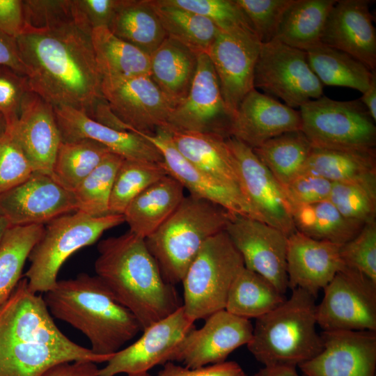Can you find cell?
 Returning a JSON list of instances; mask_svg holds the SVG:
<instances>
[{
	"label": "cell",
	"instance_id": "ba28073f",
	"mask_svg": "<svg viewBox=\"0 0 376 376\" xmlns=\"http://www.w3.org/2000/svg\"><path fill=\"white\" fill-rule=\"evenodd\" d=\"M244 267L240 253L225 230L209 238L182 281L187 315L195 322L225 309L230 287Z\"/></svg>",
	"mask_w": 376,
	"mask_h": 376
},
{
	"label": "cell",
	"instance_id": "74e56055",
	"mask_svg": "<svg viewBox=\"0 0 376 376\" xmlns=\"http://www.w3.org/2000/svg\"><path fill=\"white\" fill-rule=\"evenodd\" d=\"M45 225L10 226L0 242V306L22 279L29 256L40 239Z\"/></svg>",
	"mask_w": 376,
	"mask_h": 376
},
{
	"label": "cell",
	"instance_id": "f5cc1de1",
	"mask_svg": "<svg viewBox=\"0 0 376 376\" xmlns=\"http://www.w3.org/2000/svg\"><path fill=\"white\" fill-rule=\"evenodd\" d=\"M157 376H247L242 367L235 361L208 365L196 368H189L166 362Z\"/></svg>",
	"mask_w": 376,
	"mask_h": 376
},
{
	"label": "cell",
	"instance_id": "603a6c76",
	"mask_svg": "<svg viewBox=\"0 0 376 376\" xmlns=\"http://www.w3.org/2000/svg\"><path fill=\"white\" fill-rule=\"evenodd\" d=\"M368 0L337 1L327 17L321 42L376 68V32Z\"/></svg>",
	"mask_w": 376,
	"mask_h": 376
},
{
	"label": "cell",
	"instance_id": "ab89813d",
	"mask_svg": "<svg viewBox=\"0 0 376 376\" xmlns=\"http://www.w3.org/2000/svg\"><path fill=\"white\" fill-rule=\"evenodd\" d=\"M125 158L109 152L72 191L77 211L91 217L109 214V203L116 172Z\"/></svg>",
	"mask_w": 376,
	"mask_h": 376
},
{
	"label": "cell",
	"instance_id": "ac0fdd59",
	"mask_svg": "<svg viewBox=\"0 0 376 376\" xmlns=\"http://www.w3.org/2000/svg\"><path fill=\"white\" fill-rule=\"evenodd\" d=\"M235 160L242 190L263 222L287 237L297 231L283 187L255 154L234 137L226 138Z\"/></svg>",
	"mask_w": 376,
	"mask_h": 376
},
{
	"label": "cell",
	"instance_id": "d6a6232c",
	"mask_svg": "<svg viewBox=\"0 0 376 376\" xmlns=\"http://www.w3.org/2000/svg\"><path fill=\"white\" fill-rule=\"evenodd\" d=\"M91 38L102 77L149 75L150 55L118 38L108 27L93 29Z\"/></svg>",
	"mask_w": 376,
	"mask_h": 376
},
{
	"label": "cell",
	"instance_id": "d590c367",
	"mask_svg": "<svg viewBox=\"0 0 376 376\" xmlns=\"http://www.w3.org/2000/svg\"><path fill=\"white\" fill-rule=\"evenodd\" d=\"M312 149L304 134L297 130L276 136L253 150L284 187L302 172Z\"/></svg>",
	"mask_w": 376,
	"mask_h": 376
},
{
	"label": "cell",
	"instance_id": "484cf974",
	"mask_svg": "<svg viewBox=\"0 0 376 376\" xmlns=\"http://www.w3.org/2000/svg\"><path fill=\"white\" fill-rule=\"evenodd\" d=\"M54 108L62 141L91 139L125 159L155 163L163 162L156 146L136 132L109 127L70 107Z\"/></svg>",
	"mask_w": 376,
	"mask_h": 376
},
{
	"label": "cell",
	"instance_id": "f6af8a7d",
	"mask_svg": "<svg viewBox=\"0 0 376 376\" xmlns=\"http://www.w3.org/2000/svg\"><path fill=\"white\" fill-rule=\"evenodd\" d=\"M295 0H235L261 42L273 40L281 20Z\"/></svg>",
	"mask_w": 376,
	"mask_h": 376
},
{
	"label": "cell",
	"instance_id": "3957f363",
	"mask_svg": "<svg viewBox=\"0 0 376 376\" xmlns=\"http://www.w3.org/2000/svg\"><path fill=\"white\" fill-rule=\"evenodd\" d=\"M97 251L96 276L134 315L142 331L182 305L174 285L162 277L144 238L129 230L101 240Z\"/></svg>",
	"mask_w": 376,
	"mask_h": 376
},
{
	"label": "cell",
	"instance_id": "e0dca14e",
	"mask_svg": "<svg viewBox=\"0 0 376 376\" xmlns=\"http://www.w3.org/2000/svg\"><path fill=\"white\" fill-rule=\"evenodd\" d=\"M203 327L190 331L178 343L169 362L178 361L196 368L226 361L237 348L250 341L253 327L250 320L225 309L210 315Z\"/></svg>",
	"mask_w": 376,
	"mask_h": 376
},
{
	"label": "cell",
	"instance_id": "f35d334b",
	"mask_svg": "<svg viewBox=\"0 0 376 376\" xmlns=\"http://www.w3.org/2000/svg\"><path fill=\"white\" fill-rule=\"evenodd\" d=\"M109 152L104 145L91 139L62 141L50 176L72 192Z\"/></svg>",
	"mask_w": 376,
	"mask_h": 376
},
{
	"label": "cell",
	"instance_id": "52a82bcc",
	"mask_svg": "<svg viewBox=\"0 0 376 376\" xmlns=\"http://www.w3.org/2000/svg\"><path fill=\"white\" fill-rule=\"evenodd\" d=\"M123 222V214L95 217L76 211L47 223L28 258L30 265L25 278L29 289L38 294L52 289L61 266L71 255Z\"/></svg>",
	"mask_w": 376,
	"mask_h": 376
},
{
	"label": "cell",
	"instance_id": "9c48e42d",
	"mask_svg": "<svg viewBox=\"0 0 376 376\" xmlns=\"http://www.w3.org/2000/svg\"><path fill=\"white\" fill-rule=\"evenodd\" d=\"M299 108L301 130L313 148L343 150L375 149V121L359 99L337 101L322 96Z\"/></svg>",
	"mask_w": 376,
	"mask_h": 376
},
{
	"label": "cell",
	"instance_id": "83f0119b",
	"mask_svg": "<svg viewBox=\"0 0 376 376\" xmlns=\"http://www.w3.org/2000/svg\"><path fill=\"white\" fill-rule=\"evenodd\" d=\"M198 55L169 37L150 55L149 76L173 109L188 95L196 72Z\"/></svg>",
	"mask_w": 376,
	"mask_h": 376
},
{
	"label": "cell",
	"instance_id": "8d00e7d4",
	"mask_svg": "<svg viewBox=\"0 0 376 376\" xmlns=\"http://www.w3.org/2000/svg\"><path fill=\"white\" fill-rule=\"evenodd\" d=\"M166 36L179 41L197 54L206 53L221 30L209 19L170 4L150 0Z\"/></svg>",
	"mask_w": 376,
	"mask_h": 376
},
{
	"label": "cell",
	"instance_id": "60d3db41",
	"mask_svg": "<svg viewBox=\"0 0 376 376\" xmlns=\"http://www.w3.org/2000/svg\"><path fill=\"white\" fill-rule=\"evenodd\" d=\"M161 163L124 159L113 182L109 214L123 215L129 204L136 196L168 175Z\"/></svg>",
	"mask_w": 376,
	"mask_h": 376
},
{
	"label": "cell",
	"instance_id": "6da1fadb",
	"mask_svg": "<svg viewBox=\"0 0 376 376\" xmlns=\"http://www.w3.org/2000/svg\"><path fill=\"white\" fill-rule=\"evenodd\" d=\"M91 36L75 19L24 28L15 39L30 90L53 107L90 116L104 100Z\"/></svg>",
	"mask_w": 376,
	"mask_h": 376
},
{
	"label": "cell",
	"instance_id": "11a10c76",
	"mask_svg": "<svg viewBox=\"0 0 376 376\" xmlns=\"http://www.w3.org/2000/svg\"><path fill=\"white\" fill-rule=\"evenodd\" d=\"M98 370L93 361H65L51 366L41 376H98Z\"/></svg>",
	"mask_w": 376,
	"mask_h": 376
},
{
	"label": "cell",
	"instance_id": "ee69618b",
	"mask_svg": "<svg viewBox=\"0 0 376 376\" xmlns=\"http://www.w3.org/2000/svg\"><path fill=\"white\" fill-rule=\"evenodd\" d=\"M166 1L170 4L205 17L221 31H227L237 28H248L253 30L246 15L235 0Z\"/></svg>",
	"mask_w": 376,
	"mask_h": 376
},
{
	"label": "cell",
	"instance_id": "bcb514c9",
	"mask_svg": "<svg viewBox=\"0 0 376 376\" xmlns=\"http://www.w3.org/2000/svg\"><path fill=\"white\" fill-rule=\"evenodd\" d=\"M340 256L346 267L376 283V221L366 224L353 239L340 245Z\"/></svg>",
	"mask_w": 376,
	"mask_h": 376
},
{
	"label": "cell",
	"instance_id": "d4e9b609",
	"mask_svg": "<svg viewBox=\"0 0 376 376\" xmlns=\"http://www.w3.org/2000/svg\"><path fill=\"white\" fill-rule=\"evenodd\" d=\"M340 246L298 231L288 237V288H301L316 298L318 292L345 266L340 256Z\"/></svg>",
	"mask_w": 376,
	"mask_h": 376
},
{
	"label": "cell",
	"instance_id": "b9f144b4",
	"mask_svg": "<svg viewBox=\"0 0 376 376\" xmlns=\"http://www.w3.org/2000/svg\"><path fill=\"white\" fill-rule=\"evenodd\" d=\"M345 217L366 224L376 217V181L333 182L328 199Z\"/></svg>",
	"mask_w": 376,
	"mask_h": 376
},
{
	"label": "cell",
	"instance_id": "816d5d0a",
	"mask_svg": "<svg viewBox=\"0 0 376 376\" xmlns=\"http://www.w3.org/2000/svg\"><path fill=\"white\" fill-rule=\"evenodd\" d=\"M120 0H72L75 18L83 29L109 27Z\"/></svg>",
	"mask_w": 376,
	"mask_h": 376
},
{
	"label": "cell",
	"instance_id": "680465c9",
	"mask_svg": "<svg viewBox=\"0 0 376 376\" xmlns=\"http://www.w3.org/2000/svg\"><path fill=\"white\" fill-rule=\"evenodd\" d=\"M253 376H299L296 366L292 365L265 366Z\"/></svg>",
	"mask_w": 376,
	"mask_h": 376
},
{
	"label": "cell",
	"instance_id": "6125c7cd",
	"mask_svg": "<svg viewBox=\"0 0 376 376\" xmlns=\"http://www.w3.org/2000/svg\"><path fill=\"white\" fill-rule=\"evenodd\" d=\"M125 376H152V375L146 373H142V374H138V375H126Z\"/></svg>",
	"mask_w": 376,
	"mask_h": 376
},
{
	"label": "cell",
	"instance_id": "4316f807",
	"mask_svg": "<svg viewBox=\"0 0 376 376\" xmlns=\"http://www.w3.org/2000/svg\"><path fill=\"white\" fill-rule=\"evenodd\" d=\"M169 131L175 148L189 162L212 178L242 190L226 138L212 133Z\"/></svg>",
	"mask_w": 376,
	"mask_h": 376
},
{
	"label": "cell",
	"instance_id": "cb8c5ba5",
	"mask_svg": "<svg viewBox=\"0 0 376 376\" xmlns=\"http://www.w3.org/2000/svg\"><path fill=\"white\" fill-rule=\"evenodd\" d=\"M301 129L299 111L254 88L235 112L229 136L254 149L276 136Z\"/></svg>",
	"mask_w": 376,
	"mask_h": 376
},
{
	"label": "cell",
	"instance_id": "836d02e7",
	"mask_svg": "<svg viewBox=\"0 0 376 376\" xmlns=\"http://www.w3.org/2000/svg\"><path fill=\"white\" fill-rule=\"evenodd\" d=\"M285 300L284 294L269 280L244 267L230 287L225 310L245 319H257Z\"/></svg>",
	"mask_w": 376,
	"mask_h": 376
},
{
	"label": "cell",
	"instance_id": "f546056e",
	"mask_svg": "<svg viewBox=\"0 0 376 376\" xmlns=\"http://www.w3.org/2000/svg\"><path fill=\"white\" fill-rule=\"evenodd\" d=\"M108 28L148 55L167 37L150 0H120Z\"/></svg>",
	"mask_w": 376,
	"mask_h": 376
},
{
	"label": "cell",
	"instance_id": "91938a15",
	"mask_svg": "<svg viewBox=\"0 0 376 376\" xmlns=\"http://www.w3.org/2000/svg\"><path fill=\"white\" fill-rule=\"evenodd\" d=\"M7 219L0 214V242L6 233V230L10 227Z\"/></svg>",
	"mask_w": 376,
	"mask_h": 376
},
{
	"label": "cell",
	"instance_id": "d6986e66",
	"mask_svg": "<svg viewBox=\"0 0 376 376\" xmlns=\"http://www.w3.org/2000/svg\"><path fill=\"white\" fill-rule=\"evenodd\" d=\"M136 133L156 146L167 174L189 190V195L207 200L233 214L263 221L242 190L212 178L189 162L175 148L168 130H159L152 135Z\"/></svg>",
	"mask_w": 376,
	"mask_h": 376
},
{
	"label": "cell",
	"instance_id": "4fadbf2b",
	"mask_svg": "<svg viewBox=\"0 0 376 376\" xmlns=\"http://www.w3.org/2000/svg\"><path fill=\"white\" fill-rule=\"evenodd\" d=\"M261 44L253 29L237 28L221 31L205 53L233 118L244 97L254 89V72Z\"/></svg>",
	"mask_w": 376,
	"mask_h": 376
},
{
	"label": "cell",
	"instance_id": "7dc6e473",
	"mask_svg": "<svg viewBox=\"0 0 376 376\" xmlns=\"http://www.w3.org/2000/svg\"><path fill=\"white\" fill-rule=\"evenodd\" d=\"M33 171L19 146L6 130L0 134V194L24 182Z\"/></svg>",
	"mask_w": 376,
	"mask_h": 376
},
{
	"label": "cell",
	"instance_id": "f1b7e54d",
	"mask_svg": "<svg viewBox=\"0 0 376 376\" xmlns=\"http://www.w3.org/2000/svg\"><path fill=\"white\" fill-rule=\"evenodd\" d=\"M183 186L166 175L136 196L123 213L130 231L146 239L173 213L183 200Z\"/></svg>",
	"mask_w": 376,
	"mask_h": 376
},
{
	"label": "cell",
	"instance_id": "e575fe53",
	"mask_svg": "<svg viewBox=\"0 0 376 376\" xmlns=\"http://www.w3.org/2000/svg\"><path fill=\"white\" fill-rule=\"evenodd\" d=\"M306 52L309 66L322 85L348 87L362 93L368 88L374 70L350 55L322 42Z\"/></svg>",
	"mask_w": 376,
	"mask_h": 376
},
{
	"label": "cell",
	"instance_id": "1f68e13d",
	"mask_svg": "<svg viewBox=\"0 0 376 376\" xmlns=\"http://www.w3.org/2000/svg\"><path fill=\"white\" fill-rule=\"evenodd\" d=\"M336 0H295L283 15L274 40L306 52L321 42Z\"/></svg>",
	"mask_w": 376,
	"mask_h": 376
},
{
	"label": "cell",
	"instance_id": "f907efd6",
	"mask_svg": "<svg viewBox=\"0 0 376 376\" xmlns=\"http://www.w3.org/2000/svg\"><path fill=\"white\" fill-rule=\"evenodd\" d=\"M332 184L320 175L304 171L283 188L292 207L328 200Z\"/></svg>",
	"mask_w": 376,
	"mask_h": 376
},
{
	"label": "cell",
	"instance_id": "30bf717a",
	"mask_svg": "<svg viewBox=\"0 0 376 376\" xmlns=\"http://www.w3.org/2000/svg\"><path fill=\"white\" fill-rule=\"evenodd\" d=\"M253 86L292 108L323 94V85L309 66L306 52L275 40L261 44Z\"/></svg>",
	"mask_w": 376,
	"mask_h": 376
},
{
	"label": "cell",
	"instance_id": "8992f818",
	"mask_svg": "<svg viewBox=\"0 0 376 376\" xmlns=\"http://www.w3.org/2000/svg\"><path fill=\"white\" fill-rule=\"evenodd\" d=\"M232 214L207 200L184 197L173 213L145 239L166 283L182 282L203 244L225 230Z\"/></svg>",
	"mask_w": 376,
	"mask_h": 376
},
{
	"label": "cell",
	"instance_id": "6f0895ef",
	"mask_svg": "<svg viewBox=\"0 0 376 376\" xmlns=\"http://www.w3.org/2000/svg\"><path fill=\"white\" fill-rule=\"evenodd\" d=\"M371 118L376 121V71H373L370 84L359 99Z\"/></svg>",
	"mask_w": 376,
	"mask_h": 376
},
{
	"label": "cell",
	"instance_id": "7402d4cb",
	"mask_svg": "<svg viewBox=\"0 0 376 376\" xmlns=\"http://www.w3.org/2000/svg\"><path fill=\"white\" fill-rule=\"evenodd\" d=\"M6 131L21 148L33 173L51 175L62 142L54 107L36 93L28 91L18 119Z\"/></svg>",
	"mask_w": 376,
	"mask_h": 376
},
{
	"label": "cell",
	"instance_id": "7a4b0ae2",
	"mask_svg": "<svg viewBox=\"0 0 376 376\" xmlns=\"http://www.w3.org/2000/svg\"><path fill=\"white\" fill-rule=\"evenodd\" d=\"M112 356V355H111ZM72 341L56 325L43 297L22 278L0 306V376H41L65 361L107 362Z\"/></svg>",
	"mask_w": 376,
	"mask_h": 376
},
{
	"label": "cell",
	"instance_id": "44dd1931",
	"mask_svg": "<svg viewBox=\"0 0 376 376\" xmlns=\"http://www.w3.org/2000/svg\"><path fill=\"white\" fill-rule=\"evenodd\" d=\"M321 337L322 350L298 366L304 376H375L376 331H323Z\"/></svg>",
	"mask_w": 376,
	"mask_h": 376
},
{
	"label": "cell",
	"instance_id": "2e32d148",
	"mask_svg": "<svg viewBox=\"0 0 376 376\" xmlns=\"http://www.w3.org/2000/svg\"><path fill=\"white\" fill-rule=\"evenodd\" d=\"M194 322L182 305L143 329L142 336L134 343L114 353L106 366L99 368L98 376L146 373L157 365H164L169 362L178 343L195 328Z\"/></svg>",
	"mask_w": 376,
	"mask_h": 376
},
{
	"label": "cell",
	"instance_id": "5b68a950",
	"mask_svg": "<svg viewBox=\"0 0 376 376\" xmlns=\"http://www.w3.org/2000/svg\"><path fill=\"white\" fill-rule=\"evenodd\" d=\"M315 297L297 288L289 299L256 319L247 348L264 366L299 364L323 349L316 331Z\"/></svg>",
	"mask_w": 376,
	"mask_h": 376
},
{
	"label": "cell",
	"instance_id": "7bdbcfd3",
	"mask_svg": "<svg viewBox=\"0 0 376 376\" xmlns=\"http://www.w3.org/2000/svg\"><path fill=\"white\" fill-rule=\"evenodd\" d=\"M314 215L304 234L319 240L342 245L353 239L365 224L342 215L329 201L314 204Z\"/></svg>",
	"mask_w": 376,
	"mask_h": 376
},
{
	"label": "cell",
	"instance_id": "4dcf8cb0",
	"mask_svg": "<svg viewBox=\"0 0 376 376\" xmlns=\"http://www.w3.org/2000/svg\"><path fill=\"white\" fill-rule=\"evenodd\" d=\"M304 171L320 175L331 182L376 181L375 149L343 150L313 148L303 169L302 172Z\"/></svg>",
	"mask_w": 376,
	"mask_h": 376
},
{
	"label": "cell",
	"instance_id": "681fc988",
	"mask_svg": "<svg viewBox=\"0 0 376 376\" xmlns=\"http://www.w3.org/2000/svg\"><path fill=\"white\" fill-rule=\"evenodd\" d=\"M29 91L26 75L0 66V112L6 120V129L18 119L22 100Z\"/></svg>",
	"mask_w": 376,
	"mask_h": 376
},
{
	"label": "cell",
	"instance_id": "8fae6325",
	"mask_svg": "<svg viewBox=\"0 0 376 376\" xmlns=\"http://www.w3.org/2000/svg\"><path fill=\"white\" fill-rule=\"evenodd\" d=\"M316 321L324 331H376V283L345 266L323 289Z\"/></svg>",
	"mask_w": 376,
	"mask_h": 376
},
{
	"label": "cell",
	"instance_id": "ffe728a7",
	"mask_svg": "<svg viewBox=\"0 0 376 376\" xmlns=\"http://www.w3.org/2000/svg\"><path fill=\"white\" fill-rule=\"evenodd\" d=\"M71 191L50 175L33 173L22 183L0 194V214L11 226L45 225L76 212Z\"/></svg>",
	"mask_w": 376,
	"mask_h": 376
},
{
	"label": "cell",
	"instance_id": "c3c4849f",
	"mask_svg": "<svg viewBox=\"0 0 376 376\" xmlns=\"http://www.w3.org/2000/svg\"><path fill=\"white\" fill-rule=\"evenodd\" d=\"M24 28L39 29L75 19L72 0L23 1Z\"/></svg>",
	"mask_w": 376,
	"mask_h": 376
},
{
	"label": "cell",
	"instance_id": "9a60e30c",
	"mask_svg": "<svg viewBox=\"0 0 376 376\" xmlns=\"http://www.w3.org/2000/svg\"><path fill=\"white\" fill-rule=\"evenodd\" d=\"M225 231L240 253L244 267L263 276L283 294L288 287V237L258 220L232 214Z\"/></svg>",
	"mask_w": 376,
	"mask_h": 376
},
{
	"label": "cell",
	"instance_id": "94428289",
	"mask_svg": "<svg viewBox=\"0 0 376 376\" xmlns=\"http://www.w3.org/2000/svg\"><path fill=\"white\" fill-rule=\"evenodd\" d=\"M7 127L6 120L3 114L0 112V134L6 132Z\"/></svg>",
	"mask_w": 376,
	"mask_h": 376
},
{
	"label": "cell",
	"instance_id": "7c38bea8",
	"mask_svg": "<svg viewBox=\"0 0 376 376\" xmlns=\"http://www.w3.org/2000/svg\"><path fill=\"white\" fill-rule=\"evenodd\" d=\"M100 90L129 131L152 135L168 128L173 107L148 75L102 77Z\"/></svg>",
	"mask_w": 376,
	"mask_h": 376
},
{
	"label": "cell",
	"instance_id": "9f6ffc18",
	"mask_svg": "<svg viewBox=\"0 0 376 376\" xmlns=\"http://www.w3.org/2000/svg\"><path fill=\"white\" fill-rule=\"evenodd\" d=\"M0 66L13 69L26 75V70L21 60L16 39L0 32Z\"/></svg>",
	"mask_w": 376,
	"mask_h": 376
},
{
	"label": "cell",
	"instance_id": "db71d44e",
	"mask_svg": "<svg viewBox=\"0 0 376 376\" xmlns=\"http://www.w3.org/2000/svg\"><path fill=\"white\" fill-rule=\"evenodd\" d=\"M24 24L23 1L0 0V32L16 38Z\"/></svg>",
	"mask_w": 376,
	"mask_h": 376
},
{
	"label": "cell",
	"instance_id": "277c9868",
	"mask_svg": "<svg viewBox=\"0 0 376 376\" xmlns=\"http://www.w3.org/2000/svg\"><path fill=\"white\" fill-rule=\"evenodd\" d=\"M42 297L51 315L81 331L95 354L113 355L142 331L134 315L96 275L81 273L58 280Z\"/></svg>",
	"mask_w": 376,
	"mask_h": 376
},
{
	"label": "cell",
	"instance_id": "5bb4252c",
	"mask_svg": "<svg viewBox=\"0 0 376 376\" xmlns=\"http://www.w3.org/2000/svg\"><path fill=\"white\" fill-rule=\"evenodd\" d=\"M232 120L213 65L206 54H200L188 95L173 109L166 130L212 133L228 138Z\"/></svg>",
	"mask_w": 376,
	"mask_h": 376
}]
</instances>
